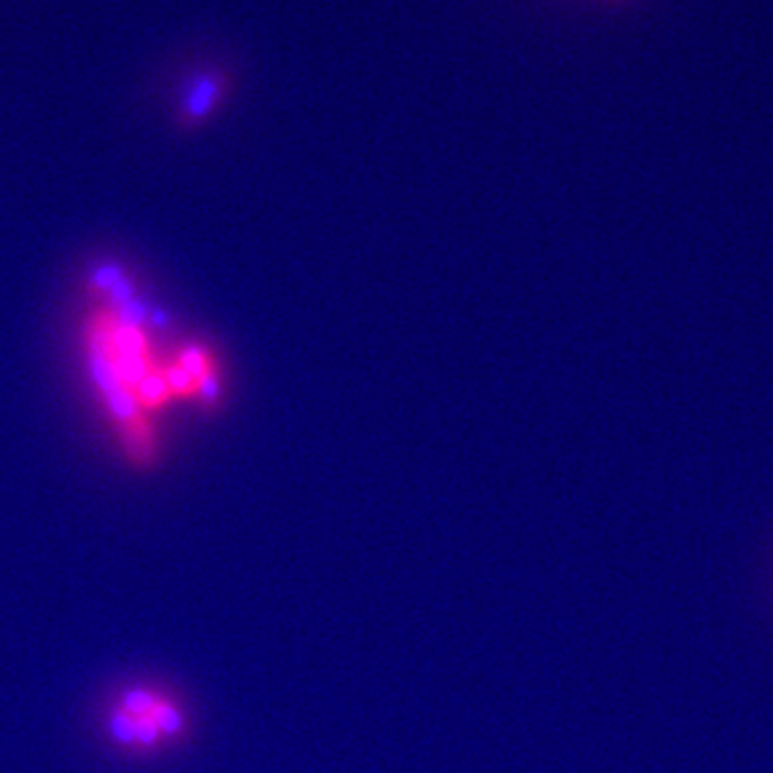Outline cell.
<instances>
[{
    "label": "cell",
    "mask_w": 773,
    "mask_h": 773,
    "mask_svg": "<svg viewBox=\"0 0 773 773\" xmlns=\"http://www.w3.org/2000/svg\"><path fill=\"white\" fill-rule=\"evenodd\" d=\"M151 718H153V722L158 724V729L162 731L163 737H179V734L183 733V727H185L183 713H181L179 707H176L174 702H170L168 698H162V700L158 702V707L153 709Z\"/></svg>",
    "instance_id": "52a82bcc"
},
{
    "label": "cell",
    "mask_w": 773,
    "mask_h": 773,
    "mask_svg": "<svg viewBox=\"0 0 773 773\" xmlns=\"http://www.w3.org/2000/svg\"><path fill=\"white\" fill-rule=\"evenodd\" d=\"M163 376H165V383H168L170 394L187 396V394H192V391L198 389V383H196L183 367L179 366V364L168 367V369L163 372Z\"/></svg>",
    "instance_id": "30bf717a"
},
{
    "label": "cell",
    "mask_w": 773,
    "mask_h": 773,
    "mask_svg": "<svg viewBox=\"0 0 773 773\" xmlns=\"http://www.w3.org/2000/svg\"><path fill=\"white\" fill-rule=\"evenodd\" d=\"M198 391H201V396H203V400L206 405H213V402L219 398V380L215 378L213 372H208L206 376H203V378L198 380Z\"/></svg>",
    "instance_id": "5bb4252c"
},
{
    "label": "cell",
    "mask_w": 773,
    "mask_h": 773,
    "mask_svg": "<svg viewBox=\"0 0 773 773\" xmlns=\"http://www.w3.org/2000/svg\"><path fill=\"white\" fill-rule=\"evenodd\" d=\"M163 734L158 724L153 722L151 716L136 718V748L140 750H151L162 741Z\"/></svg>",
    "instance_id": "8fae6325"
},
{
    "label": "cell",
    "mask_w": 773,
    "mask_h": 773,
    "mask_svg": "<svg viewBox=\"0 0 773 773\" xmlns=\"http://www.w3.org/2000/svg\"><path fill=\"white\" fill-rule=\"evenodd\" d=\"M122 445L127 455L136 462V464H149L153 458V441H151V432L147 428V423L140 419L136 423H129L121 430Z\"/></svg>",
    "instance_id": "3957f363"
},
{
    "label": "cell",
    "mask_w": 773,
    "mask_h": 773,
    "mask_svg": "<svg viewBox=\"0 0 773 773\" xmlns=\"http://www.w3.org/2000/svg\"><path fill=\"white\" fill-rule=\"evenodd\" d=\"M230 78L224 69H203L187 78L181 90L179 119L185 125H198L213 115L224 101Z\"/></svg>",
    "instance_id": "6da1fadb"
},
{
    "label": "cell",
    "mask_w": 773,
    "mask_h": 773,
    "mask_svg": "<svg viewBox=\"0 0 773 773\" xmlns=\"http://www.w3.org/2000/svg\"><path fill=\"white\" fill-rule=\"evenodd\" d=\"M153 323L158 326H162L163 323H165V316H163L162 312H155V314H153Z\"/></svg>",
    "instance_id": "2e32d148"
},
{
    "label": "cell",
    "mask_w": 773,
    "mask_h": 773,
    "mask_svg": "<svg viewBox=\"0 0 773 773\" xmlns=\"http://www.w3.org/2000/svg\"><path fill=\"white\" fill-rule=\"evenodd\" d=\"M108 292H110V297H112V301H115L117 308H121L127 301H131V286L125 280V276H122L121 280L112 286Z\"/></svg>",
    "instance_id": "9a60e30c"
},
{
    "label": "cell",
    "mask_w": 773,
    "mask_h": 773,
    "mask_svg": "<svg viewBox=\"0 0 773 773\" xmlns=\"http://www.w3.org/2000/svg\"><path fill=\"white\" fill-rule=\"evenodd\" d=\"M122 278V271L117 265H104L93 273V286L97 290H110Z\"/></svg>",
    "instance_id": "4fadbf2b"
},
{
    "label": "cell",
    "mask_w": 773,
    "mask_h": 773,
    "mask_svg": "<svg viewBox=\"0 0 773 773\" xmlns=\"http://www.w3.org/2000/svg\"><path fill=\"white\" fill-rule=\"evenodd\" d=\"M88 362H90V374L104 398L117 394L125 385L119 378V372L115 366V351H101V348H90L88 351Z\"/></svg>",
    "instance_id": "7a4b0ae2"
},
{
    "label": "cell",
    "mask_w": 773,
    "mask_h": 773,
    "mask_svg": "<svg viewBox=\"0 0 773 773\" xmlns=\"http://www.w3.org/2000/svg\"><path fill=\"white\" fill-rule=\"evenodd\" d=\"M106 405L110 408V412L115 415V419L121 423V428L142 419L140 417V402H138L136 394L131 389H127V387H122L117 394L108 396Z\"/></svg>",
    "instance_id": "8992f818"
},
{
    "label": "cell",
    "mask_w": 773,
    "mask_h": 773,
    "mask_svg": "<svg viewBox=\"0 0 773 773\" xmlns=\"http://www.w3.org/2000/svg\"><path fill=\"white\" fill-rule=\"evenodd\" d=\"M168 396H170V389H168L165 376L155 369H151L136 387V398L144 407H160L168 400Z\"/></svg>",
    "instance_id": "277c9868"
},
{
    "label": "cell",
    "mask_w": 773,
    "mask_h": 773,
    "mask_svg": "<svg viewBox=\"0 0 773 773\" xmlns=\"http://www.w3.org/2000/svg\"><path fill=\"white\" fill-rule=\"evenodd\" d=\"M110 733L112 739L127 748H136V718L125 713L122 709H117L110 716Z\"/></svg>",
    "instance_id": "ba28073f"
},
{
    "label": "cell",
    "mask_w": 773,
    "mask_h": 773,
    "mask_svg": "<svg viewBox=\"0 0 773 773\" xmlns=\"http://www.w3.org/2000/svg\"><path fill=\"white\" fill-rule=\"evenodd\" d=\"M179 366L183 367L196 383L206 376L211 369H208V357L204 353L203 348L198 346H190L181 353L179 357Z\"/></svg>",
    "instance_id": "9c48e42d"
},
{
    "label": "cell",
    "mask_w": 773,
    "mask_h": 773,
    "mask_svg": "<svg viewBox=\"0 0 773 773\" xmlns=\"http://www.w3.org/2000/svg\"><path fill=\"white\" fill-rule=\"evenodd\" d=\"M162 698V694L155 693V690L136 688V690H129V693L122 694L119 709H122V711L129 713V716H133V718H144V716H151V713H153V709L158 707V702H160Z\"/></svg>",
    "instance_id": "5b68a950"
},
{
    "label": "cell",
    "mask_w": 773,
    "mask_h": 773,
    "mask_svg": "<svg viewBox=\"0 0 773 773\" xmlns=\"http://www.w3.org/2000/svg\"><path fill=\"white\" fill-rule=\"evenodd\" d=\"M144 319H147L144 305L138 303V301H133V299L127 301L125 305H121V308H119V314H117L119 325L136 326V329L144 323Z\"/></svg>",
    "instance_id": "7c38bea8"
}]
</instances>
